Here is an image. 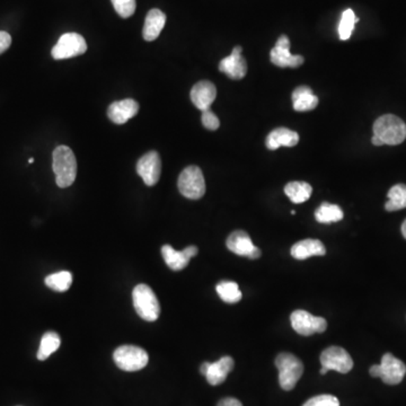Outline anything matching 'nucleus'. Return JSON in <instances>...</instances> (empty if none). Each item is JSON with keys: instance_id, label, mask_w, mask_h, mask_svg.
Returning <instances> with one entry per match:
<instances>
[{"instance_id": "f257e3e1", "label": "nucleus", "mask_w": 406, "mask_h": 406, "mask_svg": "<svg viewBox=\"0 0 406 406\" xmlns=\"http://www.w3.org/2000/svg\"><path fill=\"white\" fill-rule=\"evenodd\" d=\"M52 161L57 185L61 189L73 185L77 176V161L73 150L67 146L57 147L52 152Z\"/></svg>"}, {"instance_id": "f03ea898", "label": "nucleus", "mask_w": 406, "mask_h": 406, "mask_svg": "<svg viewBox=\"0 0 406 406\" xmlns=\"http://www.w3.org/2000/svg\"><path fill=\"white\" fill-rule=\"evenodd\" d=\"M374 136L379 138L384 145L396 146L406 139V124L396 115H383L375 121Z\"/></svg>"}, {"instance_id": "7ed1b4c3", "label": "nucleus", "mask_w": 406, "mask_h": 406, "mask_svg": "<svg viewBox=\"0 0 406 406\" xmlns=\"http://www.w3.org/2000/svg\"><path fill=\"white\" fill-rule=\"evenodd\" d=\"M136 312L147 321H155L161 314V305L155 292L147 284H138L132 291Z\"/></svg>"}, {"instance_id": "20e7f679", "label": "nucleus", "mask_w": 406, "mask_h": 406, "mask_svg": "<svg viewBox=\"0 0 406 406\" xmlns=\"http://www.w3.org/2000/svg\"><path fill=\"white\" fill-rule=\"evenodd\" d=\"M275 365L279 371V384L284 391H291L300 379L304 372V365L293 354L284 352L275 359Z\"/></svg>"}, {"instance_id": "39448f33", "label": "nucleus", "mask_w": 406, "mask_h": 406, "mask_svg": "<svg viewBox=\"0 0 406 406\" xmlns=\"http://www.w3.org/2000/svg\"><path fill=\"white\" fill-rule=\"evenodd\" d=\"M178 190L187 199L199 200L205 193V176L198 166H189L180 174Z\"/></svg>"}, {"instance_id": "423d86ee", "label": "nucleus", "mask_w": 406, "mask_h": 406, "mask_svg": "<svg viewBox=\"0 0 406 406\" xmlns=\"http://www.w3.org/2000/svg\"><path fill=\"white\" fill-rule=\"evenodd\" d=\"M115 365L123 371H139L146 367L150 356L143 349L136 345H122L113 354Z\"/></svg>"}, {"instance_id": "0eeeda50", "label": "nucleus", "mask_w": 406, "mask_h": 406, "mask_svg": "<svg viewBox=\"0 0 406 406\" xmlns=\"http://www.w3.org/2000/svg\"><path fill=\"white\" fill-rule=\"evenodd\" d=\"M87 50L85 38L78 33H66L60 36L56 45L53 47L51 55L56 60L73 58L82 56Z\"/></svg>"}, {"instance_id": "6e6552de", "label": "nucleus", "mask_w": 406, "mask_h": 406, "mask_svg": "<svg viewBox=\"0 0 406 406\" xmlns=\"http://www.w3.org/2000/svg\"><path fill=\"white\" fill-rule=\"evenodd\" d=\"M291 326L300 335L310 336L323 333L328 328V321L319 316H314L306 310H296L290 316Z\"/></svg>"}, {"instance_id": "1a4fd4ad", "label": "nucleus", "mask_w": 406, "mask_h": 406, "mask_svg": "<svg viewBox=\"0 0 406 406\" xmlns=\"http://www.w3.org/2000/svg\"><path fill=\"white\" fill-rule=\"evenodd\" d=\"M321 367L328 370H335L341 374H348L354 368V360L350 354L340 347H330L323 351L321 356Z\"/></svg>"}, {"instance_id": "9d476101", "label": "nucleus", "mask_w": 406, "mask_h": 406, "mask_svg": "<svg viewBox=\"0 0 406 406\" xmlns=\"http://www.w3.org/2000/svg\"><path fill=\"white\" fill-rule=\"evenodd\" d=\"M138 175L143 178L148 187L157 184L161 174V161L159 154L155 150L147 152L138 161Z\"/></svg>"}, {"instance_id": "9b49d317", "label": "nucleus", "mask_w": 406, "mask_h": 406, "mask_svg": "<svg viewBox=\"0 0 406 406\" xmlns=\"http://www.w3.org/2000/svg\"><path fill=\"white\" fill-rule=\"evenodd\" d=\"M271 62L280 68H298L304 64V57L290 53V41L287 36H281L270 52Z\"/></svg>"}, {"instance_id": "f8f14e48", "label": "nucleus", "mask_w": 406, "mask_h": 406, "mask_svg": "<svg viewBox=\"0 0 406 406\" xmlns=\"http://www.w3.org/2000/svg\"><path fill=\"white\" fill-rule=\"evenodd\" d=\"M227 247L229 251L240 256H246L251 260H256L261 256L260 249L252 242L249 235L244 231H236L231 233L227 238Z\"/></svg>"}, {"instance_id": "ddd939ff", "label": "nucleus", "mask_w": 406, "mask_h": 406, "mask_svg": "<svg viewBox=\"0 0 406 406\" xmlns=\"http://www.w3.org/2000/svg\"><path fill=\"white\" fill-rule=\"evenodd\" d=\"M242 47L237 45L231 51V56L222 59L219 64V71L234 80L244 78L247 73V62L242 58Z\"/></svg>"}, {"instance_id": "4468645a", "label": "nucleus", "mask_w": 406, "mask_h": 406, "mask_svg": "<svg viewBox=\"0 0 406 406\" xmlns=\"http://www.w3.org/2000/svg\"><path fill=\"white\" fill-rule=\"evenodd\" d=\"M196 246H187L183 251H175L171 245H164L161 247V255L164 257L167 266L174 271H181L185 269L192 257L198 254Z\"/></svg>"}, {"instance_id": "2eb2a0df", "label": "nucleus", "mask_w": 406, "mask_h": 406, "mask_svg": "<svg viewBox=\"0 0 406 406\" xmlns=\"http://www.w3.org/2000/svg\"><path fill=\"white\" fill-rule=\"evenodd\" d=\"M382 379L387 385H398L406 374V365L403 361L395 358L393 354H386L380 363Z\"/></svg>"}, {"instance_id": "dca6fc26", "label": "nucleus", "mask_w": 406, "mask_h": 406, "mask_svg": "<svg viewBox=\"0 0 406 406\" xmlns=\"http://www.w3.org/2000/svg\"><path fill=\"white\" fill-rule=\"evenodd\" d=\"M217 97V88L209 80H202L193 86L191 91V101L199 108L200 111L210 110V106L215 102Z\"/></svg>"}, {"instance_id": "f3484780", "label": "nucleus", "mask_w": 406, "mask_h": 406, "mask_svg": "<svg viewBox=\"0 0 406 406\" xmlns=\"http://www.w3.org/2000/svg\"><path fill=\"white\" fill-rule=\"evenodd\" d=\"M139 112V104L132 99L112 103L108 108V117L115 124H124L130 119L135 117Z\"/></svg>"}, {"instance_id": "a211bd4d", "label": "nucleus", "mask_w": 406, "mask_h": 406, "mask_svg": "<svg viewBox=\"0 0 406 406\" xmlns=\"http://www.w3.org/2000/svg\"><path fill=\"white\" fill-rule=\"evenodd\" d=\"M166 24V15L161 9L154 8L148 12L143 25V36L146 41H155Z\"/></svg>"}, {"instance_id": "6ab92c4d", "label": "nucleus", "mask_w": 406, "mask_h": 406, "mask_svg": "<svg viewBox=\"0 0 406 406\" xmlns=\"http://www.w3.org/2000/svg\"><path fill=\"white\" fill-rule=\"evenodd\" d=\"M299 143V135L290 129L277 128L266 137L268 150H277L280 147H293Z\"/></svg>"}, {"instance_id": "aec40b11", "label": "nucleus", "mask_w": 406, "mask_h": 406, "mask_svg": "<svg viewBox=\"0 0 406 406\" xmlns=\"http://www.w3.org/2000/svg\"><path fill=\"white\" fill-rule=\"evenodd\" d=\"M234 359L231 356H222L216 363H210L205 378L208 383L212 386L220 385L225 382L229 372L234 368Z\"/></svg>"}, {"instance_id": "412c9836", "label": "nucleus", "mask_w": 406, "mask_h": 406, "mask_svg": "<svg viewBox=\"0 0 406 406\" xmlns=\"http://www.w3.org/2000/svg\"><path fill=\"white\" fill-rule=\"evenodd\" d=\"M325 254L326 249L319 240H300L291 247V255L296 260H306L312 256H323Z\"/></svg>"}, {"instance_id": "4be33fe9", "label": "nucleus", "mask_w": 406, "mask_h": 406, "mask_svg": "<svg viewBox=\"0 0 406 406\" xmlns=\"http://www.w3.org/2000/svg\"><path fill=\"white\" fill-rule=\"evenodd\" d=\"M292 104L296 111H312L319 106V97L314 95L312 88L308 86H300L296 88L292 93Z\"/></svg>"}, {"instance_id": "5701e85b", "label": "nucleus", "mask_w": 406, "mask_h": 406, "mask_svg": "<svg viewBox=\"0 0 406 406\" xmlns=\"http://www.w3.org/2000/svg\"><path fill=\"white\" fill-rule=\"evenodd\" d=\"M284 193L293 203L299 205L310 199L313 193V189L306 182H290L284 187Z\"/></svg>"}, {"instance_id": "b1692460", "label": "nucleus", "mask_w": 406, "mask_h": 406, "mask_svg": "<svg viewBox=\"0 0 406 406\" xmlns=\"http://www.w3.org/2000/svg\"><path fill=\"white\" fill-rule=\"evenodd\" d=\"M343 211L339 205H331L328 202H324L319 205L315 212L316 222L319 224H332V222H341L343 219Z\"/></svg>"}, {"instance_id": "393cba45", "label": "nucleus", "mask_w": 406, "mask_h": 406, "mask_svg": "<svg viewBox=\"0 0 406 406\" xmlns=\"http://www.w3.org/2000/svg\"><path fill=\"white\" fill-rule=\"evenodd\" d=\"M60 345H61V340L56 332H47L42 336L38 351V359L40 361L47 360L53 352H56L60 348Z\"/></svg>"}, {"instance_id": "a878e982", "label": "nucleus", "mask_w": 406, "mask_h": 406, "mask_svg": "<svg viewBox=\"0 0 406 406\" xmlns=\"http://www.w3.org/2000/svg\"><path fill=\"white\" fill-rule=\"evenodd\" d=\"M389 200L386 202L385 209L387 211H398L406 208V185L398 184L389 191Z\"/></svg>"}, {"instance_id": "bb28decb", "label": "nucleus", "mask_w": 406, "mask_h": 406, "mask_svg": "<svg viewBox=\"0 0 406 406\" xmlns=\"http://www.w3.org/2000/svg\"><path fill=\"white\" fill-rule=\"evenodd\" d=\"M220 298L229 304H236L242 299L240 287L234 281H222L216 288Z\"/></svg>"}, {"instance_id": "cd10ccee", "label": "nucleus", "mask_w": 406, "mask_h": 406, "mask_svg": "<svg viewBox=\"0 0 406 406\" xmlns=\"http://www.w3.org/2000/svg\"><path fill=\"white\" fill-rule=\"evenodd\" d=\"M45 284L55 291H67L73 284V275L69 271H60L53 275H48Z\"/></svg>"}, {"instance_id": "c85d7f7f", "label": "nucleus", "mask_w": 406, "mask_h": 406, "mask_svg": "<svg viewBox=\"0 0 406 406\" xmlns=\"http://www.w3.org/2000/svg\"><path fill=\"white\" fill-rule=\"evenodd\" d=\"M359 22V18L356 17L352 9H347L342 14L339 24V36L342 41H347L350 38L354 32V25Z\"/></svg>"}, {"instance_id": "c756f323", "label": "nucleus", "mask_w": 406, "mask_h": 406, "mask_svg": "<svg viewBox=\"0 0 406 406\" xmlns=\"http://www.w3.org/2000/svg\"><path fill=\"white\" fill-rule=\"evenodd\" d=\"M111 1L115 12L120 15L121 17L129 18L135 14L137 7L136 0H111Z\"/></svg>"}, {"instance_id": "7c9ffc66", "label": "nucleus", "mask_w": 406, "mask_h": 406, "mask_svg": "<svg viewBox=\"0 0 406 406\" xmlns=\"http://www.w3.org/2000/svg\"><path fill=\"white\" fill-rule=\"evenodd\" d=\"M303 406H340V402L333 395H319L307 400Z\"/></svg>"}, {"instance_id": "2f4dec72", "label": "nucleus", "mask_w": 406, "mask_h": 406, "mask_svg": "<svg viewBox=\"0 0 406 406\" xmlns=\"http://www.w3.org/2000/svg\"><path fill=\"white\" fill-rule=\"evenodd\" d=\"M202 124L208 130L215 131L217 129H219L220 121L214 112L211 110H207V111L202 112Z\"/></svg>"}, {"instance_id": "473e14b6", "label": "nucleus", "mask_w": 406, "mask_h": 406, "mask_svg": "<svg viewBox=\"0 0 406 406\" xmlns=\"http://www.w3.org/2000/svg\"><path fill=\"white\" fill-rule=\"evenodd\" d=\"M10 44H12V36L7 32L0 31V55L8 50Z\"/></svg>"}, {"instance_id": "72a5a7b5", "label": "nucleus", "mask_w": 406, "mask_h": 406, "mask_svg": "<svg viewBox=\"0 0 406 406\" xmlns=\"http://www.w3.org/2000/svg\"><path fill=\"white\" fill-rule=\"evenodd\" d=\"M217 406H242L240 400H236V398H224V400H220L219 403Z\"/></svg>"}, {"instance_id": "f704fd0d", "label": "nucleus", "mask_w": 406, "mask_h": 406, "mask_svg": "<svg viewBox=\"0 0 406 406\" xmlns=\"http://www.w3.org/2000/svg\"><path fill=\"white\" fill-rule=\"evenodd\" d=\"M369 374L375 378L382 377V367H380V365H372L370 370H369Z\"/></svg>"}, {"instance_id": "c9c22d12", "label": "nucleus", "mask_w": 406, "mask_h": 406, "mask_svg": "<svg viewBox=\"0 0 406 406\" xmlns=\"http://www.w3.org/2000/svg\"><path fill=\"white\" fill-rule=\"evenodd\" d=\"M371 143H372L374 146H384L383 141L380 140L379 138L376 137V136H372V138H371Z\"/></svg>"}, {"instance_id": "e433bc0d", "label": "nucleus", "mask_w": 406, "mask_h": 406, "mask_svg": "<svg viewBox=\"0 0 406 406\" xmlns=\"http://www.w3.org/2000/svg\"><path fill=\"white\" fill-rule=\"evenodd\" d=\"M209 365H210V363H202L201 368H200V371H201L202 375H205V376L208 369H209Z\"/></svg>"}, {"instance_id": "4c0bfd02", "label": "nucleus", "mask_w": 406, "mask_h": 406, "mask_svg": "<svg viewBox=\"0 0 406 406\" xmlns=\"http://www.w3.org/2000/svg\"><path fill=\"white\" fill-rule=\"evenodd\" d=\"M402 234H403L404 238L406 240V219L403 222V225H402Z\"/></svg>"}, {"instance_id": "58836bf2", "label": "nucleus", "mask_w": 406, "mask_h": 406, "mask_svg": "<svg viewBox=\"0 0 406 406\" xmlns=\"http://www.w3.org/2000/svg\"><path fill=\"white\" fill-rule=\"evenodd\" d=\"M328 371L330 370H328V368H325V367H321V375L328 374Z\"/></svg>"}, {"instance_id": "ea45409f", "label": "nucleus", "mask_w": 406, "mask_h": 406, "mask_svg": "<svg viewBox=\"0 0 406 406\" xmlns=\"http://www.w3.org/2000/svg\"><path fill=\"white\" fill-rule=\"evenodd\" d=\"M33 161H34V158H29V164H33Z\"/></svg>"}]
</instances>
